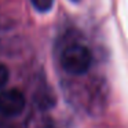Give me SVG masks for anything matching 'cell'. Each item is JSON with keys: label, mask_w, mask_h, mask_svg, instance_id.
<instances>
[{"label": "cell", "mask_w": 128, "mask_h": 128, "mask_svg": "<svg viewBox=\"0 0 128 128\" xmlns=\"http://www.w3.org/2000/svg\"><path fill=\"white\" fill-rule=\"evenodd\" d=\"M26 98L21 90L10 88L0 92V113L4 117H17L25 110Z\"/></svg>", "instance_id": "2"}, {"label": "cell", "mask_w": 128, "mask_h": 128, "mask_svg": "<svg viewBox=\"0 0 128 128\" xmlns=\"http://www.w3.org/2000/svg\"><path fill=\"white\" fill-rule=\"evenodd\" d=\"M37 128H59V125L54 121L52 118H44L40 121V124L37 125Z\"/></svg>", "instance_id": "5"}, {"label": "cell", "mask_w": 128, "mask_h": 128, "mask_svg": "<svg viewBox=\"0 0 128 128\" xmlns=\"http://www.w3.org/2000/svg\"><path fill=\"white\" fill-rule=\"evenodd\" d=\"M10 78V70L4 64H0V90L3 88Z\"/></svg>", "instance_id": "4"}, {"label": "cell", "mask_w": 128, "mask_h": 128, "mask_svg": "<svg viewBox=\"0 0 128 128\" xmlns=\"http://www.w3.org/2000/svg\"><path fill=\"white\" fill-rule=\"evenodd\" d=\"M30 3L33 4V7L40 12H47L51 10L54 4V0H30Z\"/></svg>", "instance_id": "3"}, {"label": "cell", "mask_w": 128, "mask_h": 128, "mask_svg": "<svg viewBox=\"0 0 128 128\" xmlns=\"http://www.w3.org/2000/svg\"><path fill=\"white\" fill-rule=\"evenodd\" d=\"M72 2H80V0H72Z\"/></svg>", "instance_id": "6"}, {"label": "cell", "mask_w": 128, "mask_h": 128, "mask_svg": "<svg viewBox=\"0 0 128 128\" xmlns=\"http://www.w3.org/2000/svg\"><path fill=\"white\" fill-rule=\"evenodd\" d=\"M61 66L66 73L73 76L86 74L92 65V52L88 47L80 43L66 46L61 52Z\"/></svg>", "instance_id": "1"}]
</instances>
